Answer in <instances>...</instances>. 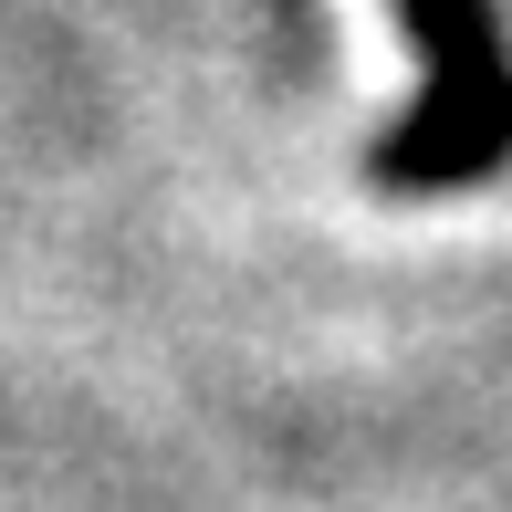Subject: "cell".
<instances>
[{
  "instance_id": "cell-1",
  "label": "cell",
  "mask_w": 512,
  "mask_h": 512,
  "mask_svg": "<svg viewBox=\"0 0 512 512\" xmlns=\"http://www.w3.org/2000/svg\"><path fill=\"white\" fill-rule=\"evenodd\" d=\"M418 11H429L439 84H429V105L377 147V178L387 189H450V178H481L512 147V74H502L492 21H481L471 0H418Z\"/></svg>"
}]
</instances>
